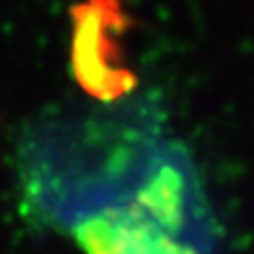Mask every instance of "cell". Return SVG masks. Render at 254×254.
I'll return each instance as SVG.
<instances>
[{
  "instance_id": "1",
  "label": "cell",
  "mask_w": 254,
  "mask_h": 254,
  "mask_svg": "<svg viewBox=\"0 0 254 254\" xmlns=\"http://www.w3.org/2000/svg\"><path fill=\"white\" fill-rule=\"evenodd\" d=\"M182 225V182L165 170L140 190L136 201L106 208L76 227L87 254H195L178 240Z\"/></svg>"
}]
</instances>
